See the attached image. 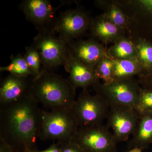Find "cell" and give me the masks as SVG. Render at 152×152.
<instances>
[{
  "mask_svg": "<svg viewBox=\"0 0 152 152\" xmlns=\"http://www.w3.org/2000/svg\"><path fill=\"white\" fill-rule=\"evenodd\" d=\"M64 66L69 74L68 80L76 89L93 88L100 82L95 74V68L82 63L70 53Z\"/></svg>",
  "mask_w": 152,
  "mask_h": 152,
  "instance_id": "cell-13",
  "label": "cell"
},
{
  "mask_svg": "<svg viewBox=\"0 0 152 152\" xmlns=\"http://www.w3.org/2000/svg\"><path fill=\"white\" fill-rule=\"evenodd\" d=\"M95 5L104 11L107 19L118 26L126 29L131 23V18L123 12L117 2L113 1H96Z\"/></svg>",
  "mask_w": 152,
  "mask_h": 152,
  "instance_id": "cell-16",
  "label": "cell"
},
{
  "mask_svg": "<svg viewBox=\"0 0 152 152\" xmlns=\"http://www.w3.org/2000/svg\"><path fill=\"white\" fill-rule=\"evenodd\" d=\"M109 110L108 102L104 97L91 94L88 89H83L71 109L79 127L102 125Z\"/></svg>",
  "mask_w": 152,
  "mask_h": 152,
  "instance_id": "cell-4",
  "label": "cell"
},
{
  "mask_svg": "<svg viewBox=\"0 0 152 152\" xmlns=\"http://www.w3.org/2000/svg\"><path fill=\"white\" fill-rule=\"evenodd\" d=\"M34 78L9 74L1 83L0 105L15 102L31 95Z\"/></svg>",
  "mask_w": 152,
  "mask_h": 152,
  "instance_id": "cell-12",
  "label": "cell"
},
{
  "mask_svg": "<svg viewBox=\"0 0 152 152\" xmlns=\"http://www.w3.org/2000/svg\"><path fill=\"white\" fill-rule=\"evenodd\" d=\"M76 89L68 79L52 72L33 79L31 94L38 104L50 110L71 109Z\"/></svg>",
  "mask_w": 152,
  "mask_h": 152,
  "instance_id": "cell-2",
  "label": "cell"
},
{
  "mask_svg": "<svg viewBox=\"0 0 152 152\" xmlns=\"http://www.w3.org/2000/svg\"><path fill=\"white\" fill-rule=\"evenodd\" d=\"M142 150L139 148H134L130 149L129 152H142Z\"/></svg>",
  "mask_w": 152,
  "mask_h": 152,
  "instance_id": "cell-29",
  "label": "cell"
},
{
  "mask_svg": "<svg viewBox=\"0 0 152 152\" xmlns=\"http://www.w3.org/2000/svg\"><path fill=\"white\" fill-rule=\"evenodd\" d=\"M28 65L34 74V78L41 75L42 69V61L37 49L32 45L26 48V53L24 55Z\"/></svg>",
  "mask_w": 152,
  "mask_h": 152,
  "instance_id": "cell-22",
  "label": "cell"
},
{
  "mask_svg": "<svg viewBox=\"0 0 152 152\" xmlns=\"http://www.w3.org/2000/svg\"><path fill=\"white\" fill-rule=\"evenodd\" d=\"M34 152H61L60 144L58 143H54L52 145L47 149L42 150V151L37 150Z\"/></svg>",
  "mask_w": 152,
  "mask_h": 152,
  "instance_id": "cell-27",
  "label": "cell"
},
{
  "mask_svg": "<svg viewBox=\"0 0 152 152\" xmlns=\"http://www.w3.org/2000/svg\"></svg>",
  "mask_w": 152,
  "mask_h": 152,
  "instance_id": "cell-30",
  "label": "cell"
},
{
  "mask_svg": "<svg viewBox=\"0 0 152 152\" xmlns=\"http://www.w3.org/2000/svg\"><path fill=\"white\" fill-rule=\"evenodd\" d=\"M62 5L61 4L55 7L49 0H24L19 4L18 8L39 32H53L58 18L56 17V12Z\"/></svg>",
  "mask_w": 152,
  "mask_h": 152,
  "instance_id": "cell-9",
  "label": "cell"
},
{
  "mask_svg": "<svg viewBox=\"0 0 152 152\" xmlns=\"http://www.w3.org/2000/svg\"><path fill=\"white\" fill-rule=\"evenodd\" d=\"M114 64V60L109 56L103 58L95 67V74L98 80L103 81L104 83H108L113 80Z\"/></svg>",
  "mask_w": 152,
  "mask_h": 152,
  "instance_id": "cell-21",
  "label": "cell"
},
{
  "mask_svg": "<svg viewBox=\"0 0 152 152\" xmlns=\"http://www.w3.org/2000/svg\"><path fill=\"white\" fill-rule=\"evenodd\" d=\"M108 54L114 60L137 58L134 42L125 37L121 38L107 49Z\"/></svg>",
  "mask_w": 152,
  "mask_h": 152,
  "instance_id": "cell-18",
  "label": "cell"
},
{
  "mask_svg": "<svg viewBox=\"0 0 152 152\" xmlns=\"http://www.w3.org/2000/svg\"><path fill=\"white\" fill-rule=\"evenodd\" d=\"M135 110L139 115L152 114V89L141 87Z\"/></svg>",
  "mask_w": 152,
  "mask_h": 152,
  "instance_id": "cell-23",
  "label": "cell"
},
{
  "mask_svg": "<svg viewBox=\"0 0 152 152\" xmlns=\"http://www.w3.org/2000/svg\"><path fill=\"white\" fill-rule=\"evenodd\" d=\"M59 144L61 152H83L80 147L73 141Z\"/></svg>",
  "mask_w": 152,
  "mask_h": 152,
  "instance_id": "cell-25",
  "label": "cell"
},
{
  "mask_svg": "<svg viewBox=\"0 0 152 152\" xmlns=\"http://www.w3.org/2000/svg\"><path fill=\"white\" fill-rule=\"evenodd\" d=\"M69 44L51 31L40 32L33 45L37 49L42 61L41 74L64 65L69 56Z\"/></svg>",
  "mask_w": 152,
  "mask_h": 152,
  "instance_id": "cell-5",
  "label": "cell"
},
{
  "mask_svg": "<svg viewBox=\"0 0 152 152\" xmlns=\"http://www.w3.org/2000/svg\"><path fill=\"white\" fill-rule=\"evenodd\" d=\"M39 104L30 95L0 106V140L15 152H34L40 121Z\"/></svg>",
  "mask_w": 152,
  "mask_h": 152,
  "instance_id": "cell-1",
  "label": "cell"
},
{
  "mask_svg": "<svg viewBox=\"0 0 152 152\" xmlns=\"http://www.w3.org/2000/svg\"><path fill=\"white\" fill-rule=\"evenodd\" d=\"M11 62L8 65L0 67L1 72H7L10 74L18 77H33L34 75L28 65L24 56L20 54L12 55Z\"/></svg>",
  "mask_w": 152,
  "mask_h": 152,
  "instance_id": "cell-20",
  "label": "cell"
},
{
  "mask_svg": "<svg viewBox=\"0 0 152 152\" xmlns=\"http://www.w3.org/2000/svg\"><path fill=\"white\" fill-rule=\"evenodd\" d=\"M140 115L135 109L122 106L110 105L108 128L113 130L117 143L126 141L135 130Z\"/></svg>",
  "mask_w": 152,
  "mask_h": 152,
  "instance_id": "cell-10",
  "label": "cell"
},
{
  "mask_svg": "<svg viewBox=\"0 0 152 152\" xmlns=\"http://www.w3.org/2000/svg\"><path fill=\"white\" fill-rule=\"evenodd\" d=\"M132 135L128 144L130 149L137 148L143 150L152 144V114L140 115L138 122Z\"/></svg>",
  "mask_w": 152,
  "mask_h": 152,
  "instance_id": "cell-15",
  "label": "cell"
},
{
  "mask_svg": "<svg viewBox=\"0 0 152 152\" xmlns=\"http://www.w3.org/2000/svg\"><path fill=\"white\" fill-rule=\"evenodd\" d=\"M129 4L140 9L146 14L152 16V0H138L129 1Z\"/></svg>",
  "mask_w": 152,
  "mask_h": 152,
  "instance_id": "cell-24",
  "label": "cell"
},
{
  "mask_svg": "<svg viewBox=\"0 0 152 152\" xmlns=\"http://www.w3.org/2000/svg\"><path fill=\"white\" fill-rule=\"evenodd\" d=\"M91 19L82 8L69 9L57 18L53 32L70 43L89 29Z\"/></svg>",
  "mask_w": 152,
  "mask_h": 152,
  "instance_id": "cell-8",
  "label": "cell"
},
{
  "mask_svg": "<svg viewBox=\"0 0 152 152\" xmlns=\"http://www.w3.org/2000/svg\"><path fill=\"white\" fill-rule=\"evenodd\" d=\"M0 152H15L7 144L0 140Z\"/></svg>",
  "mask_w": 152,
  "mask_h": 152,
  "instance_id": "cell-28",
  "label": "cell"
},
{
  "mask_svg": "<svg viewBox=\"0 0 152 152\" xmlns=\"http://www.w3.org/2000/svg\"><path fill=\"white\" fill-rule=\"evenodd\" d=\"M79 126L71 109L41 110L39 137L41 140H53L59 144L74 140Z\"/></svg>",
  "mask_w": 152,
  "mask_h": 152,
  "instance_id": "cell-3",
  "label": "cell"
},
{
  "mask_svg": "<svg viewBox=\"0 0 152 152\" xmlns=\"http://www.w3.org/2000/svg\"><path fill=\"white\" fill-rule=\"evenodd\" d=\"M96 94L104 97L110 105L135 109L141 86L134 78L113 80L108 83L99 82L93 87Z\"/></svg>",
  "mask_w": 152,
  "mask_h": 152,
  "instance_id": "cell-6",
  "label": "cell"
},
{
  "mask_svg": "<svg viewBox=\"0 0 152 152\" xmlns=\"http://www.w3.org/2000/svg\"><path fill=\"white\" fill-rule=\"evenodd\" d=\"M137 58L146 75L152 72V43L145 39L140 38L135 42Z\"/></svg>",
  "mask_w": 152,
  "mask_h": 152,
  "instance_id": "cell-19",
  "label": "cell"
},
{
  "mask_svg": "<svg viewBox=\"0 0 152 152\" xmlns=\"http://www.w3.org/2000/svg\"><path fill=\"white\" fill-rule=\"evenodd\" d=\"M69 48L73 57L94 68L103 58L109 56L107 49L94 38L71 42Z\"/></svg>",
  "mask_w": 152,
  "mask_h": 152,
  "instance_id": "cell-11",
  "label": "cell"
},
{
  "mask_svg": "<svg viewBox=\"0 0 152 152\" xmlns=\"http://www.w3.org/2000/svg\"><path fill=\"white\" fill-rule=\"evenodd\" d=\"M73 141L83 152H117L115 137L102 124L80 127Z\"/></svg>",
  "mask_w": 152,
  "mask_h": 152,
  "instance_id": "cell-7",
  "label": "cell"
},
{
  "mask_svg": "<svg viewBox=\"0 0 152 152\" xmlns=\"http://www.w3.org/2000/svg\"><path fill=\"white\" fill-rule=\"evenodd\" d=\"M113 80L130 79L144 74L143 69L137 57L128 59L114 60Z\"/></svg>",
  "mask_w": 152,
  "mask_h": 152,
  "instance_id": "cell-17",
  "label": "cell"
},
{
  "mask_svg": "<svg viewBox=\"0 0 152 152\" xmlns=\"http://www.w3.org/2000/svg\"><path fill=\"white\" fill-rule=\"evenodd\" d=\"M89 30L93 38L106 45L114 44L125 37V29L110 21L103 14L91 19Z\"/></svg>",
  "mask_w": 152,
  "mask_h": 152,
  "instance_id": "cell-14",
  "label": "cell"
},
{
  "mask_svg": "<svg viewBox=\"0 0 152 152\" xmlns=\"http://www.w3.org/2000/svg\"><path fill=\"white\" fill-rule=\"evenodd\" d=\"M138 81L142 88L152 89V72L146 75L139 77Z\"/></svg>",
  "mask_w": 152,
  "mask_h": 152,
  "instance_id": "cell-26",
  "label": "cell"
}]
</instances>
